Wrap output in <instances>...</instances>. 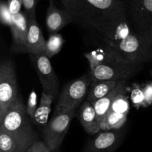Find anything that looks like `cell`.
<instances>
[{
    "mask_svg": "<svg viewBox=\"0 0 152 152\" xmlns=\"http://www.w3.org/2000/svg\"><path fill=\"white\" fill-rule=\"evenodd\" d=\"M74 22L91 28L102 39L112 40L127 23L126 4L121 0H61Z\"/></svg>",
    "mask_w": 152,
    "mask_h": 152,
    "instance_id": "obj_1",
    "label": "cell"
},
{
    "mask_svg": "<svg viewBox=\"0 0 152 152\" xmlns=\"http://www.w3.org/2000/svg\"><path fill=\"white\" fill-rule=\"evenodd\" d=\"M102 40L106 44L105 49L123 61L144 64L152 60V46L139 38L129 22L120 27L114 40Z\"/></svg>",
    "mask_w": 152,
    "mask_h": 152,
    "instance_id": "obj_2",
    "label": "cell"
},
{
    "mask_svg": "<svg viewBox=\"0 0 152 152\" xmlns=\"http://www.w3.org/2000/svg\"><path fill=\"white\" fill-rule=\"evenodd\" d=\"M31 121L27 113L26 105L19 95L0 125V128L7 131L16 142L19 152H25L38 139V136Z\"/></svg>",
    "mask_w": 152,
    "mask_h": 152,
    "instance_id": "obj_3",
    "label": "cell"
},
{
    "mask_svg": "<svg viewBox=\"0 0 152 152\" xmlns=\"http://www.w3.org/2000/svg\"><path fill=\"white\" fill-rule=\"evenodd\" d=\"M126 7L132 31L152 46V0H127Z\"/></svg>",
    "mask_w": 152,
    "mask_h": 152,
    "instance_id": "obj_4",
    "label": "cell"
},
{
    "mask_svg": "<svg viewBox=\"0 0 152 152\" xmlns=\"http://www.w3.org/2000/svg\"><path fill=\"white\" fill-rule=\"evenodd\" d=\"M108 52L109 56L107 61L90 72L92 80H127L137 75L143 67L142 63L123 61Z\"/></svg>",
    "mask_w": 152,
    "mask_h": 152,
    "instance_id": "obj_5",
    "label": "cell"
},
{
    "mask_svg": "<svg viewBox=\"0 0 152 152\" xmlns=\"http://www.w3.org/2000/svg\"><path fill=\"white\" fill-rule=\"evenodd\" d=\"M92 77L91 73L68 82L62 89L54 110V115L77 110L88 95Z\"/></svg>",
    "mask_w": 152,
    "mask_h": 152,
    "instance_id": "obj_6",
    "label": "cell"
},
{
    "mask_svg": "<svg viewBox=\"0 0 152 152\" xmlns=\"http://www.w3.org/2000/svg\"><path fill=\"white\" fill-rule=\"evenodd\" d=\"M18 96V84L14 64L10 60L4 59L0 65V125Z\"/></svg>",
    "mask_w": 152,
    "mask_h": 152,
    "instance_id": "obj_7",
    "label": "cell"
},
{
    "mask_svg": "<svg viewBox=\"0 0 152 152\" xmlns=\"http://www.w3.org/2000/svg\"><path fill=\"white\" fill-rule=\"evenodd\" d=\"M77 116V110L68 113L55 114L42 128V137L48 147L55 152L59 151L73 119Z\"/></svg>",
    "mask_w": 152,
    "mask_h": 152,
    "instance_id": "obj_8",
    "label": "cell"
},
{
    "mask_svg": "<svg viewBox=\"0 0 152 152\" xmlns=\"http://www.w3.org/2000/svg\"><path fill=\"white\" fill-rule=\"evenodd\" d=\"M38 77L43 91L55 98L59 91V81L50 62V58L45 54L39 55H32Z\"/></svg>",
    "mask_w": 152,
    "mask_h": 152,
    "instance_id": "obj_9",
    "label": "cell"
},
{
    "mask_svg": "<svg viewBox=\"0 0 152 152\" xmlns=\"http://www.w3.org/2000/svg\"><path fill=\"white\" fill-rule=\"evenodd\" d=\"M125 135V129L100 131L86 148V152H114L121 144Z\"/></svg>",
    "mask_w": 152,
    "mask_h": 152,
    "instance_id": "obj_10",
    "label": "cell"
},
{
    "mask_svg": "<svg viewBox=\"0 0 152 152\" xmlns=\"http://www.w3.org/2000/svg\"><path fill=\"white\" fill-rule=\"evenodd\" d=\"M71 22H74V20L71 13L65 9H59L53 0H50L45 17L46 28L49 34L58 33Z\"/></svg>",
    "mask_w": 152,
    "mask_h": 152,
    "instance_id": "obj_11",
    "label": "cell"
},
{
    "mask_svg": "<svg viewBox=\"0 0 152 152\" xmlns=\"http://www.w3.org/2000/svg\"><path fill=\"white\" fill-rule=\"evenodd\" d=\"M45 45L46 40L37 23L36 16H28V31L24 52L35 55H43L45 54Z\"/></svg>",
    "mask_w": 152,
    "mask_h": 152,
    "instance_id": "obj_12",
    "label": "cell"
},
{
    "mask_svg": "<svg viewBox=\"0 0 152 152\" xmlns=\"http://www.w3.org/2000/svg\"><path fill=\"white\" fill-rule=\"evenodd\" d=\"M10 28L13 38V48L18 52H24L28 31V16L27 13L20 12L14 15Z\"/></svg>",
    "mask_w": 152,
    "mask_h": 152,
    "instance_id": "obj_13",
    "label": "cell"
},
{
    "mask_svg": "<svg viewBox=\"0 0 152 152\" xmlns=\"http://www.w3.org/2000/svg\"><path fill=\"white\" fill-rule=\"evenodd\" d=\"M78 118L83 128L88 134L95 135L101 131L100 123L97 119L94 107L87 100L80 107Z\"/></svg>",
    "mask_w": 152,
    "mask_h": 152,
    "instance_id": "obj_14",
    "label": "cell"
},
{
    "mask_svg": "<svg viewBox=\"0 0 152 152\" xmlns=\"http://www.w3.org/2000/svg\"><path fill=\"white\" fill-rule=\"evenodd\" d=\"M126 81L127 80H119L117 86L111 92H110L108 95L104 96L103 98H100L92 104L94 107L96 116H97V119L100 124L109 110L111 104L114 101V98L125 86H126Z\"/></svg>",
    "mask_w": 152,
    "mask_h": 152,
    "instance_id": "obj_15",
    "label": "cell"
},
{
    "mask_svg": "<svg viewBox=\"0 0 152 152\" xmlns=\"http://www.w3.org/2000/svg\"><path fill=\"white\" fill-rule=\"evenodd\" d=\"M117 80H92L86 100L91 104L108 95L117 86Z\"/></svg>",
    "mask_w": 152,
    "mask_h": 152,
    "instance_id": "obj_16",
    "label": "cell"
},
{
    "mask_svg": "<svg viewBox=\"0 0 152 152\" xmlns=\"http://www.w3.org/2000/svg\"><path fill=\"white\" fill-rule=\"evenodd\" d=\"M54 98L49 94L42 91L39 105L36 112L35 125L44 126L48 120L49 114L51 112V104Z\"/></svg>",
    "mask_w": 152,
    "mask_h": 152,
    "instance_id": "obj_17",
    "label": "cell"
},
{
    "mask_svg": "<svg viewBox=\"0 0 152 152\" xmlns=\"http://www.w3.org/2000/svg\"><path fill=\"white\" fill-rule=\"evenodd\" d=\"M65 40L60 34H50L48 39L46 40L45 55L48 58H53L54 55H57L62 49Z\"/></svg>",
    "mask_w": 152,
    "mask_h": 152,
    "instance_id": "obj_18",
    "label": "cell"
},
{
    "mask_svg": "<svg viewBox=\"0 0 152 152\" xmlns=\"http://www.w3.org/2000/svg\"><path fill=\"white\" fill-rule=\"evenodd\" d=\"M84 56L88 61L90 70L91 71L101 64L104 63L108 58L109 53L106 49L105 50L98 49V50L93 51V52L85 53Z\"/></svg>",
    "mask_w": 152,
    "mask_h": 152,
    "instance_id": "obj_19",
    "label": "cell"
},
{
    "mask_svg": "<svg viewBox=\"0 0 152 152\" xmlns=\"http://www.w3.org/2000/svg\"><path fill=\"white\" fill-rule=\"evenodd\" d=\"M0 152H19L16 142L2 128H0Z\"/></svg>",
    "mask_w": 152,
    "mask_h": 152,
    "instance_id": "obj_20",
    "label": "cell"
},
{
    "mask_svg": "<svg viewBox=\"0 0 152 152\" xmlns=\"http://www.w3.org/2000/svg\"><path fill=\"white\" fill-rule=\"evenodd\" d=\"M130 98L133 106L136 109H139L140 107H145V96H144L143 89L142 85H140L137 83H132L130 86Z\"/></svg>",
    "mask_w": 152,
    "mask_h": 152,
    "instance_id": "obj_21",
    "label": "cell"
},
{
    "mask_svg": "<svg viewBox=\"0 0 152 152\" xmlns=\"http://www.w3.org/2000/svg\"><path fill=\"white\" fill-rule=\"evenodd\" d=\"M37 94L34 90L31 91V93L29 94V96L28 98V102L26 105L27 113L29 116L31 122L35 125L36 122V112L37 110Z\"/></svg>",
    "mask_w": 152,
    "mask_h": 152,
    "instance_id": "obj_22",
    "label": "cell"
},
{
    "mask_svg": "<svg viewBox=\"0 0 152 152\" xmlns=\"http://www.w3.org/2000/svg\"><path fill=\"white\" fill-rule=\"evenodd\" d=\"M13 16L9 10L7 2L1 1L0 3V21L4 25L10 26L13 21Z\"/></svg>",
    "mask_w": 152,
    "mask_h": 152,
    "instance_id": "obj_23",
    "label": "cell"
},
{
    "mask_svg": "<svg viewBox=\"0 0 152 152\" xmlns=\"http://www.w3.org/2000/svg\"><path fill=\"white\" fill-rule=\"evenodd\" d=\"M145 96V107L152 105V82L149 81L142 85Z\"/></svg>",
    "mask_w": 152,
    "mask_h": 152,
    "instance_id": "obj_24",
    "label": "cell"
},
{
    "mask_svg": "<svg viewBox=\"0 0 152 152\" xmlns=\"http://www.w3.org/2000/svg\"><path fill=\"white\" fill-rule=\"evenodd\" d=\"M38 0H23V6L28 16H36V7Z\"/></svg>",
    "mask_w": 152,
    "mask_h": 152,
    "instance_id": "obj_25",
    "label": "cell"
},
{
    "mask_svg": "<svg viewBox=\"0 0 152 152\" xmlns=\"http://www.w3.org/2000/svg\"><path fill=\"white\" fill-rule=\"evenodd\" d=\"M9 10L13 16L21 12V8L23 5V0H7Z\"/></svg>",
    "mask_w": 152,
    "mask_h": 152,
    "instance_id": "obj_26",
    "label": "cell"
},
{
    "mask_svg": "<svg viewBox=\"0 0 152 152\" xmlns=\"http://www.w3.org/2000/svg\"><path fill=\"white\" fill-rule=\"evenodd\" d=\"M31 151L32 152H53L48 147L44 141L41 140H36L31 145Z\"/></svg>",
    "mask_w": 152,
    "mask_h": 152,
    "instance_id": "obj_27",
    "label": "cell"
},
{
    "mask_svg": "<svg viewBox=\"0 0 152 152\" xmlns=\"http://www.w3.org/2000/svg\"><path fill=\"white\" fill-rule=\"evenodd\" d=\"M25 152H32V151H31V147L30 148H28Z\"/></svg>",
    "mask_w": 152,
    "mask_h": 152,
    "instance_id": "obj_28",
    "label": "cell"
},
{
    "mask_svg": "<svg viewBox=\"0 0 152 152\" xmlns=\"http://www.w3.org/2000/svg\"><path fill=\"white\" fill-rule=\"evenodd\" d=\"M150 74H151V75L152 76V69H151V73H150Z\"/></svg>",
    "mask_w": 152,
    "mask_h": 152,
    "instance_id": "obj_29",
    "label": "cell"
}]
</instances>
